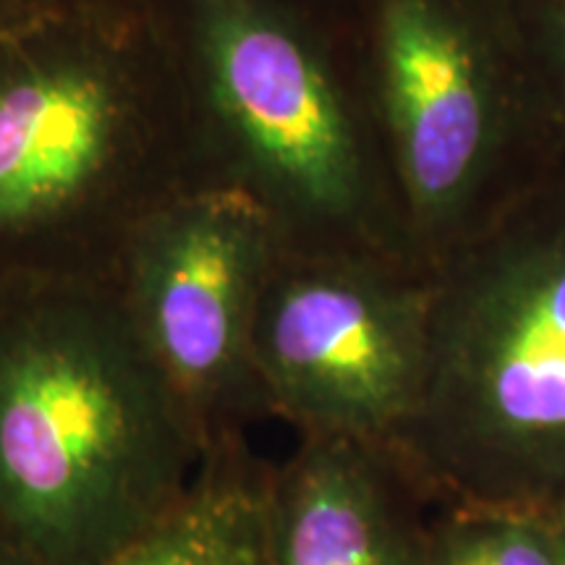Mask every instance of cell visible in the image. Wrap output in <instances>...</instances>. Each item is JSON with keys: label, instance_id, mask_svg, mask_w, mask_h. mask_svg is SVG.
Masks as SVG:
<instances>
[{"label": "cell", "instance_id": "6", "mask_svg": "<svg viewBox=\"0 0 565 565\" xmlns=\"http://www.w3.org/2000/svg\"><path fill=\"white\" fill-rule=\"evenodd\" d=\"M433 275L349 252L282 249L252 362L267 414L301 437L393 448L427 380Z\"/></svg>", "mask_w": 565, "mask_h": 565}, {"label": "cell", "instance_id": "4", "mask_svg": "<svg viewBox=\"0 0 565 565\" xmlns=\"http://www.w3.org/2000/svg\"><path fill=\"white\" fill-rule=\"evenodd\" d=\"M395 454L454 503L565 494V171L433 273L427 380Z\"/></svg>", "mask_w": 565, "mask_h": 565}, {"label": "cell", "instance_id": "11", "mask_svg": "<svg viewBox=\"0 0 565 565\" xmlns=\"http://www.w3.org/2000/svg\"><path fill=\"white\" fill-rule=\"evenodd\" d=\"M557 166L565 171V0H519Z\"/></svg>", "mask_w": 565, "mask_h": 565}, {"label": "cell", "instance_id": "7", "mask_svg": "<svg viewBox=\"0 0 565 565\" xmlns=\"http://www.w3.org/2000/svg\"><path fill=\"white\" fill-rule=\"evenodd\" d=\"M282 249L252 200L194 183L154 207L118 259L113 291L202 454L242 440L244 424L267 414L252 330Z\"/></svg>", "mask_w": 565, "mask_h": 565}, {"label": "cell", "instance_id": "9", "mask_svg": "<svg viewBox=\"0 0 565 565\" xmlns=\"http://www.w3.org/2000/svg\"><path fill=\"white\" fill-rule=\"evenodd\" d=\"M267 484L242 440L217 445L179 503L110 565H273Z\"/></svg>", "mask_w": 565, "mask_h": 565}, {"label": "cell", "instance_id": "13", "mask_svg": "<svg viewBox=\"0 0 565 565\" xmlns=\"http://www.w3.org/2000/svg\"><path fill=\"white\" fill-rule=\"evenodd\" d=\"M545 511L550 513V521H553L557 542H561V550H563V561H565V494L557 500V503L545 508Z\"/></svg>", "mask_w": 565, "mask_h": 565}, {"label": "cell", "instance_id": "1", "mask_svg": "<svg viewBox=\"0 0 565 565\" xmlns=\"http://www.w3.org/2000/svg\"><path fill=\"white\" fill-rule=\"evenodd\" d=\"M196 179L252 200L288 249L416 265L366 89L353 0H147Z\"/></svg>", "mask_w": 565, "mask_h": 565}, {"label": "cell", "instance_id": "5", "mask_svg": "<svg viewBox=\"0 0 565 565\" xmlns=\"http://www.w3.org/2000/svg\"><path fill=\"white\" fill-rule=\"evenodd\" d=\"M408 246L433 275L561 171L519 0H353Z\"/></svg>", "mask_w": 565, "mask_h": 565}, {"label": "cell", "instance_id": "10", "mask_svg": "<svg viewBox=\"0 0 565 565\" xmlns=\"http://www.w3.org/2000/svg\"><path fill=\"white\" fill-rule=\"evenodd\" d=\"M427 565H565L545 508L463 505L427 529Z\"/></svg>", "mask_w": 565, "mask_h": 565}, {"label": "cell", "instance_id": "2", "mask_svg": "<svg viewBox=\"0 0 565 565\" xmlns=\"http://www.w3.org/2000/svg\"><path fill=\"white\" fill-rule=\"evenodd\" d=\"M202 458L110 282L0 286V550L13 563L110 565Z\"/></svg>", "mask_w": 565, "mask_h": 565}, {"label": "cell", "instance_id": "15", "mask_svg": "<svg viewBox=\"0 0 565 565\" xmlns=\"http://www.w3.org/2000/svg\"><path fill=\"white\" fill-rule=\"evenodd\" d=\"M0 565H17V563H13V561H11V557H9V555H6V553H3V550H0Z\"/></svg>", "mask_w": 565, "mask_h": 565}, {"label": "cell", "instance_id": "12", "mask_svg": "<svg viewBox=\"0 0 565 565\" xmlns=\"http://www.w3.org/2000/svg\"><path fill=\"white\" fill-rule=\"evenodd\" d=\"M42 6L51 3H42V0H0V34L17 26L26 17H32Z\"/></svg>", "mask_w": 565, "mask_h": 565}, {"label": "cell", "instance_id": "3", "mask_svg": "<svg viewBox=\"0 0 565 565\" xmlns=\"http://www.w3.org/2000/svg\"><path fill=\"white\" fill-rule=\"evenodd\" d=\"M194 183L147 0L42 6L0 34V286L110 282L137 225Z\"/></svg>", "mask_w": 565, "mask_h": 565}, {"label": "cell", "instance_id": "14", "mask_svg": "<svg viewBox=\"0 0 565 565\" xmlns=\"http://www.w3.org/2000/svg\"><path fill=\"white\" fill-rule=\"evenodd\" d=\"M51 6H113V3H145V0H42Z\"/></svg>", "mask_w": 565, "mask_h": 565}, {"label": "cell", "instance_id": "8", "mask_svg": "<svg viewBox=\"0 0 565 565\" xmlns=\"http://www.w3.org/2000/svg\"><path fill=\"white\" fill-rule=\"evenodd\" d=\"M412 487L393 448L301 437L267 484L273 565H427Z\"/></svg>", "mask_w": 565, "mask_h": 565}]
</instances>
